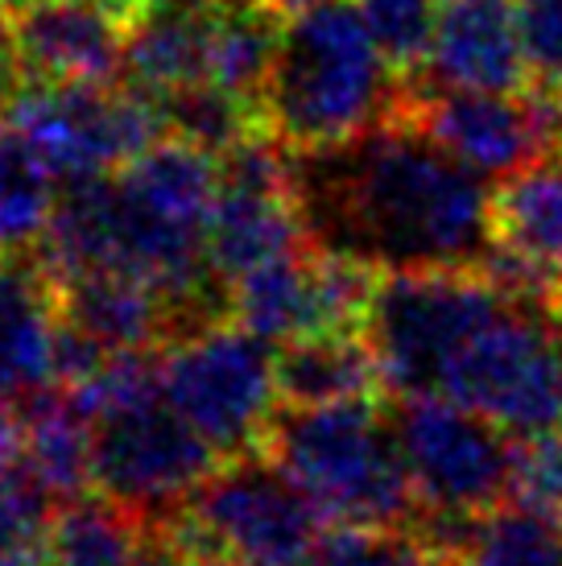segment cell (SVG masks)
<instances>
[{
  "instance_id": "cell-17",
  "label": "cell",
  "mask_w": 562,
  "mask_h": 566,
  "mask_svg": "<svg viewBox=\"0 0 562 566\" xmlns=\"http://www.w3.org/2000/svg\"><path fill=\"white\" fill-rule=\"evenodd\" d=\"M216 13L219 0H162L154 9H140L128 25L125 46L128 87L162 99L207 83Z\"/></svg>"
},
{
  "instance_id": "cell-11",
  "label": "cell",
  "mask_w": 562,
  "mask_h": 566,
  "mask_svg": "<svg viewBox=\"0 0 562 566\" xmlns=\"http://www.w3.org/2000/svg\"><path fill=\"white\" fill-rule=\"evenodd\" d=\"M207 249L223 290L257 269L311 249L294 190V154L269 128L219 154V195Z\"/></svg>"
},
{
  "instance_id": "cell-19",
  "label": "cell",
  "mask_w": 562,
  "mask_h": 566,
  "mask_svg": "<svg viewBox=\"0 0 562 566\" xmlns=\"http://www.w3.org/2000/svg\"><path fill=\"white\" fill-rule=\"evenodd\" d=\"M492 240L562 282V154H547L492 190Z\"/></svg>"
},
{
  "instance_id": "cell-25",
  "label": "cell",
  "mask_w": 562,
  "mask_h": 566,
  "mask_svg": "<svg viewBox=\"0 0 562 566\" xmlns=\"http://www.w3.org/2000/svg\"><path fill=\"white\" fill-rule=\"evenodd\" d=\"M54 496L30 468L0 480V566H42L50 551Z\"/></svg>"
},
{
  "instance_id": "cell-30",
  "label": "cell",
  "mask_w": 562,
  "mask_h": 566,
  "mask_svg": "<svg viewBox=\"0 0 562 566\" xmlns=\"http://www.w3.org/2000/svg\"><path fill=\"white\" fill-rule=\"evenodd\" d=\"M25 463V413L13 397H0V480L21 472Z\"/></svg>"
},
{
  "instance_id": "cell-29",
  "label": "cell",
  "mask_w": 562,
  "mask_h": 566,
  "mask_svg": "<svg viewBox=\"0 0 562 566\" xmlns=\"http://www.w3.org/2000/svg\"><path fill=\"white\" fill-rule=\"evenodd\" d=\"M397 534L402 530H368V525L335 521L331 530H323L306 566H381L397 546Z\"/></svg>"
},
{
  "instance_id": "cell-26",
  "label": "cell",
  "mask_w": 562,
  "mask_h": 566,
  "mask_svg": "<svg viewBox=\"0 0 562 566\" xmlns=\"http://www.w3.org/2000/svg\"><path fill=\"white\" fill-rule=\"evenodd\" d=\"M438 4L443 0H356L364 25L402 80H414L426 71L438 25Z\"/></svg>"
},
{
  "instance_id": "cell-16",
  "label": "cell",
  "mask_w": 562,
  "mask_h": 566,
  "mask_svg": "<svg viewBox=\"0 0 562 566\" xmlns=\"http://www.w3.org/2000/svg\"><path fill=\"white\" fill-rule=\"evenodd\" d=\"M63 323L104 352H162L174 335V306L149 282L121 269L79 273L59 285Z\"/></svg>"
},
{
  "instance_id": "cell-10",
  "label": "cell",
  "mask_w": 562,
  "mask_h": 566,
  "mask_svg": "<svg viewBox=\"0 0 562 566\" xmlns=\"http://www.w3.org/2000/svg\"><path fill=\"white\" fill-rule=\"evenodd\" d=\"M397 442L422 513L480 517L509 496L513 439L451 397H397Z\"/></svg>"
},
{
  "instance_id": "cell-8",
  "label": "cell",
  "mask_w": 562,
  "mask_h": 566,
  "mask_svg": "<svg viewBox=\"0 0 562 566\" xmlns=\"http://www.w3.org/2000/svg\"><path fill=\"white\" fill-rule=\"evenodd\" d=\"M0 112L59 182L125 170L166 137L157 99L128 83L21 80Z\"/></svg>"
},
{
  "instance_id": "cell-24",
  "label": "cell",
  "mask_w": 562,
  "mask_h": 566,
  "mask_svg": "<svg viewBox=\"0 0 562 566\" xmlns=\"http://www.w3.org/2000/svg\"><path fill=\"white\" fill-rule=\"evenodd\" d=\"M468 566H562V525L521 504H497L476 517Z\"/></svg>"
},
{
  "instance_id": "cell-31",
  "label": "cell",
  "mask_w": 562,
  "mask_h": 566,
  "mask_svg": "<svg viewBox=\"0 0 562 566\" xmlns=\"http://www.w3.org/2000/svg\"><path fill=\"white\" fill-rule=\"evenodd\" d=\"M21 54H17L13 21H9V0H0V108L9 104V95L21 87Z\"/></svg>"
},
{
  "instance_id": "cell-34",
  "label": "cell",
  "mask_w": 562,
  "mask_h": 566,
  "mask_svg": "<svg viewBox=\"0 0 562 566\" xmlns=\"http://www.w3.org/2000/svg\"><path fill=\"white\" fill-rule=\"evenodd\" d=\"M128 9H133V17L140 13V9H154V4H162V0H125Z\"/></svg>"
},
{
  "instance_id": "cell-4",
  "label": "cell",
  "mask_w": 562,
  "mask_h": 566,
  "mask_svg": "<svg viewBox=\"0 0 562 566\" xmlns=\"http://www.w3.org/2000/svg\"><path fill=\"white\" fill-rule=\"evenodd\" d=\"M261 455L273 459L327 521L414 530L422 517L393 409L381 406V397L344 406H281L261 439Z\"/></svg>"
},
{
  "instance_id": "cell-23",
  "label": "cell",
  "mask_w": 562,
  "mask_h": 566,
  "mask_svg": "<svg viewBox=\"0 0 562 566\" xmlns=\"http://www.w3.org/2000/svg\"><path fill=\"white\" fill-rule=\"evenodd\" d=\"M54 174L9 120L0 125V249L30 252L54 211Z\"/></svg>"
},
{
  "instance_id": "cell-35",
  "label": "cell",
  "mask_w": 562,
  "mask_h": 566,
  "mask_svg": "<svg viewBox=\"0 0 562 566\" xmlns=\"http://www.w3.org/2000/svg\"><path fill=\"white\" fill-rule=\"evenodd\" d=\"M199 566H240V563H232V558H199Z\"/></svg>"
},
{
  "instance_id": "cell-6",
  "label": "cell",
  "mask_w": 562,
  "mask_h": 566,
  "mask_svg": "<svg viewBox=\"0 0 562 566\" xmlns=\"http://www.w3.org/2000/svg\"><path fill=\"white\" fill-rule=\"evenodd\" d=\"M162 389L223 459L261 451L278 394V344L236 323L232 315L204 318L174 331L157 352Z\"/></svg>"
},
{
  "instance_id": "cell-12",
  "label": "cell",
  "mask_w": 562,
  "mask_h": 566,
  "mask_svg": "<svg viewBox=\"0 0 562 566\" xmlns=\"http://www.w3.org/2000/svg\"><path fill=\"white\" fill-rule=\"evenodd\" d=\"M397 116L480 178H513L517 170L547 158L530 95L521 92L443 87L414 75L402 80Z\"/></svg>"
},
{
  "instance_id": "cell-21",
  "label": "cell",
  "mask_w": 562,
  "mask_h": 566,
  "mask_svg": "<svg viewBox=\"0 0 562 566\" xmlns=\"http://www.w3.org/2000/svg\"><path fill=\"white\" fill-rule=\"evenodd\" d=\"M281 25H285L281 13H273L261 0H219L207 83H216L228 95H236L240 104L261 112L269 71L278 59Z\"/></svg>"
},
{
  "instance_id": "cell-18",
  "label": "cell",
  "mask_w": 562,
  "mask_h": 566,
  "mask_svg": "<svg viewBox=\"0 0 562 566\" xmlns=\"http://www.w3.org/2000/svg\"><path fill=\"white\" fill-rule=\"evenodd\" d=\"M278 394L281 406H344L376 401L385 389L376 352L364 331L306 335L278 347Z\"/></svg>"
},
{
  "instance_id": "cell-13",
  "label": "cell",
  "mask_w": 562,
  "mask_h": 566,
  "mask_svg": "<svg viewBox=\"0 0 562 566\" xmlns=\"http://www.w3.org/2000/svg\"><path fill=\"white\" fill-rule=\"evenodd\" d=\"M21 75L33 83H125V0H9Z\"/></svg>"
},
{
  "instance_id": "cell-9",
  "label": "cell",
  "mask_w": 562,
  "mask_h": 566,
  "mask_svg": "<svg viewBox=\"0 0 562 566\" xmlns=\"http://www.w3.org/2000/svg\"><path fill=\"white\" fill-rule=\"evenodd\" d=\"M500 426L509 439L562 430V335L542 306H504L471 339L443 394Z\"/></svg>"
},
{
  "instance_id": "cell-3",
  "label": "cell",
  "mask_w": 562,
  "mask_h": 566,
  "mask_svg": "<svg viewBox=\"0 0 562 566\" xmlns=\"http://www.w3.org/2000/svg\"><path fill=\"white\" fill-rule=\"evenodd\" d=\"M402 75L381 54L356 0L285 17L266 83V128L290 154L335 149L397 116Z\"/></svg>"
},
{
  "instance_id": "cell-33",
  "label": "cell",
  "mask_w": 562,
  "mask_h": 566,
  "mask_svg": "<svg viewBox=\"0 0 562 566\" xmlns=\"http://www.w3.org/2000/svg\"><path fill=\"white\" fill-rule=\"evenodd\" d=\"M261 4H269V9L281 17H298V13H306V9H314V4H327V0H261Z\"/></svg>"
},
{
  "instance_id": "cell-14",
  "label": "cell",
  "mask_w": 562,
  "mask_h": 566,
  "mask_svg": "<svg viewBox=\"0 0 562 566\" xmlns=\"http://www.w3.org/2000/svg\"><path fill=\"white\" fill-rule=\"evenodd\" d=\"M422 75L443 87L525 92L533 75L517 0H443Z\"/></svg>"
},
{
  "instance_id": "cell-32",
  "label": "cell",
  "mask_w": 562,
  "mask_h": 566,
  "mask_svg": "<svg viewBox=\"0 0 562 566\" xmlns=\"http://www.w3.org/2000/svg\"><path fill=\"white\" fill-rule=\"evenodd\" d=\"M137 566H199V558L183 551L166 530H149V542H145Z\"/></svg>"
},
{
  "instance_id": "cell-27",
  "label": "cell",
  "mask_w": 562,
  "mask_h": 566,
  "mask_svg": "<svg viewBox=\"0 0 562 566\" xmlns=\"http://www.w3.org/2000/svg\"><path fill=\"white\" fill-rule=\"evenodd\" d=\"M509 504L533 509L562 525V430L525 434L509 447Z\"/></svg>"
},
{
  "instance_id": "cell-28",
  "label": "cell",
  "mask_w": 562,
  "mask_h": 566,
  "mask_svg": "<svg viewBox=\"0 0 562 566\" xmlns=\"http://www.w3.org/2000/svg\"><path fill=\"white\" fill-rule=\"evenodd\" d=\"M533 83L562 87V0H517Z\"/></svg>"
},
{
  "instance_id": "cell-5",
  "label": "cell",
  "mask_w": 562,
  "mask_h": 566,
  "mask_svg": "<svg viewBox=\"0 0 562 566\" xmlns=\"http://www.w3.org/2000/svg\"><path fill=\"white\" fill-rule=\"evenodd\" d=\"M513 306V298L480 265L381 269L364 335L376 352L393 397L443 394L459 352Z\"/></svg>"
},
{
  "instance_id": "cell-7",
  "label": "cell",
  "mask_w": 562,
  "mask_h": 566,
  "mask_svg": "<svg viewBox=\"0 0 562 566\" xmlns=\"http://www.w3.org/2000/svg\"><path fill=\"white\" fill-rule=\"evenodd\" d=\"M195 558L240 566H306L327 530L323 509L261 451L223 459L187 509L162 525Z\"/></svg>"
},
{
  "instance_id": "cell-1",
  "label": "cell",
  "mask_w": 562,
  "mask_h": 566,
  "mask_svg": "<svg viewBox=\"0 0 562 566\" xmlns=\"http://www.w3.org/2000/svg\"><path fill=\"white\" fill-rule=\"evenodd\" d=\"M314 249L373 269L476 265L492 244V190L402 116L356 142L294 154Z\"/></svg>"
},
{
  "instance_id": "cell-15",
  "label": "cell",
  "mask_w": 562,
  "mask_h": 566,
  "mask_svg": "<svg viewBox=\"0 0 562 566\" xmlns=\"http://www.w3.org/2000/svg\"><path fill=\"white\" fill-rule=\"evenodd\" d=\"M59 282L38 252H9L0 265V397L30 401L59 385Z\"/></svg>"
},
{
  "instance_id": "cell-2",
  "label": "cell",
  "mask_w": 562,
  "mask_h": 566,
  "mask_svg": "<svg viewBox=\"0 0 562 566\" xmlns=\"http://www.w3.org/2000/svg\"><path fill=\"white\" fill-rule=\"evenodd\" d=\"M66 394L92 418L95 492L149 530L170 525L223 459L166 397L157 352H116Z\"/></svg>"
},
{
  "instance_id": "cell-20",
  "label": "cell",
  "mask_w": 562,
  "mask_h": 566,
  "mask_svg": "<svg viewBox=\"0 0 562 566\" xmlns=\"http://www.w3.org/2000/svg\"><path fill=\"white\" fill-rule=\"evenodd\" d=\"M25 468L54 501H75L95 484L92 418L75 406L63 385L30 397L25 406Z\"/></svg>"
},
{
  "instance_id": "cell-22",
  "label": "cell",
  "mask_w": 562,
  "mask_h": 566,
  "mask_svg": "<svg viewBox=\"0 0 562 566\" xmlns=\"http://www.w3.org/2000/svg\"><path fill=\"white\" fill-rule=\"evenodd\" d=\"M149 542V525L125 504L95 492L59 501L50 525V566H137Z\"/></svg>"
},
{
  "instance_id": "cell-36",
  "label": "cell",
  "mask_w": 562,
  "mask_h": 566,
  "mask_svg": "<svg viewBox=\"0 0 562 566\" xmlns=\"http://www.w3.org/2000/svg\"><path fill=\"white\" fill-rule=\"evenodd\" d=\"M550 315H554V323H559V335H562V302L554 306V311H550Z\"/></svg>"
}]
</instances>
